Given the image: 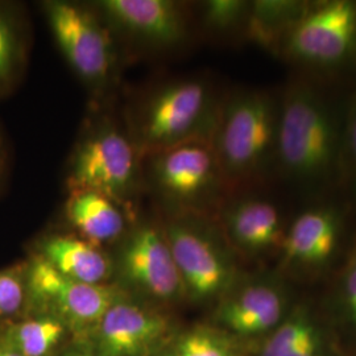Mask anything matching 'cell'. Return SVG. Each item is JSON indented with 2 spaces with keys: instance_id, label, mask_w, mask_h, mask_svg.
<instances>
[{
  "instance_id": "obj_1",
  "label": "cell",
  "mask_w": 356,
  "mask_h": 356,
  "mask_svg": "<svg viewBox=\"0 0 356 356\" xmlns=\"http://www.w3.org/2000/svg\"><path fill=\"white\" fill-rule=\"evenodd\" d=\"M344 114L313 79L296 78L282 91L275 169L301 191H329L343 170Z\"/></svg>"
},
{
  "instance_id": "obj_2",
  "label": "cell",
  "mask_w": 356,
  "mask_h": 356,
  "mask_svg": "<svg viewBox=\"0 0 356 356\" xmlns=\"http://www.w3.org/2000/svg\"><path fill=\"white\" fill-rule=\"evenodd\" d=\"M280 99L266 90H236L220 99L211 144L229 197L275 168Z\"/></svg>"
},
{
  "instance_id": "obj_3",
  "label": "cell",
  "mask_w": 356,
  "mask_h": 356,
  "mask_svg": "<svg viewBox=\"0 0 356 356\" xmlns=\"http://www.w3.org/2000/svg\"><path fill=\"white\" fill-rule=\"evenodd\" d=\"M65 189L97 191L136 219L144 191L143 156L124 123L107 108H91L69 156Z\"/></svg>"
},
{
  "instance_id": "obj_4",
  "label": "cell",
  "mask_w": 356,
  "mask_h": 356,
  "mask_svg": "<svg viewBox=\"0 0 356 356\" xmlns=\"http://www.w3.org/2000/svg\"><path fill=\"white\" fill-rule=\"evenodd\" d=\"M42 16L67 66L89 94L91 108H107L120 83L122 47L91 3L44 0Z\"/></svg>"
},
{
  "instance_id": "obj_5",
  "label": "cell",
  "mask_w": 356,
  "mask_h": 356,
  "mask_svg": "<svg viewBox=\"0 0 356 356\" xmlns=\"http://www.w3.org/2000/svg\"><path fill=\"white\" fill-rule=\"evenodd\" d=\"M219 103L206 79H169L131 103L124 126L144 157L186 141L211 139Z\"/></svg>"
},
{
  "instance_id": "obj_6",
  "label": "cell",
  "mask_w": 356,
  "mask_h": 356,
  "mask_svg": "<svg viewBox=\"0 0 356 356\" xmlns=\"http://www.w3.org/2000/svg\"><path fill=\"white\" fill-rule=\"evenodd\" d=\"M144 191L165 216H216L229 197L211 139H195L143 157Z\"/></svg>"
},
{
  "instance_id": "obj_7",
  "label": "cell",
  "mask_w": 356,
  "mask_h": 356,
  "mask_svg": "<svg viewBox=\"0 0 356 356\" xmlns=\"http://www.w3.org/2000/svg\"><path fill=\"white\" fill-rule=\"evenodd\" d=\"M161 225L185 296L194 301H207L227 294L235 284L236 270L219 239L216 216H165Z\"/></svg>"
},
{
  "instance_id": "obj_8",
  "label": "cell",
  "mask_w": 356,
  "mask_h": 356,
  "mask_svg": "<svg viewBox=\"0 0 356 356\" xmlns=\"http://www.w3.org/2000/svg\"><path fill=\"white\" fill-rule=\"evenodd\" d=\"M277 56L313 72H335L356 60V1H309Z\"/></svg>"
},
{
  "instance_id": "obj_9",
  "label": "cell",
  "mask_w": 356,
  "mask_h": 356,
  "mask_svg": "<svg viewBox=\"0 0 356 356\" xmlns=\"http://www.w3.org/2000/svg\"><path fill=\"white\" fill-rule=\"evenodd\" d=\"M113 263L114 277L123 292L159 302H173L185 297L161 223L136 219L118 242Z\"/></svg>"
},
{
  "instance_id": "obj_10",
  "label": "cell",
  "mask_w": 356,
  "mask_h": 356,
  "mask_svg": "<svg viewBox=\"0 0 356 356\" xmlns=\"http://www.w3.org/2000/svg\"><path fill=\"white\" fill-rule=\"evenodd\" d=\"M26 307L79 331L92 330L122 292L115 285L72 280L36 254L26 261Z\"/></svg>"
},
{
  "instance_id": "obj_11",
  "label": "cell",
  "mask_w": 356,
  "mask_h": 356,
  "mask_svg": "<svg viewBox=\"0 0 356 356\" xmlns=\"http://www.w3.org/2000/svg\"><path fill=\"white\" fill-rule=\"evenodd\" d=\"M111 28L120 47L148 53H166L191 38L189 7L176 0L92 1Z\"/></svg>"
},
{
  "instance_id": "obj_12",
  "label": "cell",
  "mask_w": 356,
  "mask_h": 356,
  "mask_svg": "<svg viewBox=\"0 0 356 356\" xmlns=\"http://www.w3.org/2000/svg\"><path fill=\"white\" fill-rule=\"evenodd\" d=\"M94 353L99 356H152L164 344L165 317L120 292L92 329Z\"/></svg>"
},
{
  "instance_id": "obj_13",
  "label": "cell",
  "mask_w": 356,
  "mask_h": 356,
  "mask_svg": "<svg viewBox=\"0 0 356 356\" xmlns=\"http://www.w3.org/2000/svg\"><path fill=\"white\" fill-rule=\"evenodd\" d=\"M216 219L229 242L244 254L281 248L285 231L280 211L272 201L248 193L235 194L219 207Z\"/></svg>"
},
{
  "instance_id": "obj_14",
  "label": "cell",
  "mask_w": 356,
  "mask_h": 356,
  "mask_svg": "<svg viewBox=\"0 0 356 356\" xmlns=\"http://www.w3.org/2000/svg\"><path fill=\"white\" fill-rule=\"evenodd\" d=\"M342 232V214L335 204L302 211L285 231L281 251L289 267L319 268L330 261Z\"/></svg>"
},
{
  "instance_id": "obj_15",
  "label": "cell",
  "mask_w": 356,
  "mask_h": 356,
  "mask_svg": "<svg viewBox=\"0 0 356 356\" xmlns=\"http://www.w3.org/2000/svg\"><path fill=\"white\" fill-rule=\"evenodd\" d=\"M72 280L91 285H110L114 279L113 257L102 247L76 232H51L38 239L33 254Z\"/></svg>"
},
{
  "instance_id": "obj_16",
  "label": "cell",
  "mask_w": 356,
  "mask_h": 356,
  "mask_svg": "<svg viewBox=\"0 0 356 356\" xmlns=\"http://www.w3.org/2000/svg\"><path fill=\"white\" fill-rule=\"evenodd\" d=\"M64 216L76 235L99 247L119 242L136 220L110 197L91 191H69Z\"/></svg>"
},
{
  "instance_id": "obj_17",
  "label": "cell",
  "mask_w": 356,
  "mask_h": 356,
  "mask_svg": "<svg viewBox=\"0 0 356 356\" xmlns=\"http://www.w3.org/2000/svg\"><path fill=\"white\" fill-rule=\"evenodd\" d=\"M284 298L267 282L256 281L229 293L218 310V318L241 337H254L273 329L280 321Z\"/></svg>"
},
{
  "instance_id": "obj_18",
  "label": "cell",
  "mask_w": 356,
  "mask_h": 356,
  "mask_svg": "<svg viewBox=\"0 0 356 356\" xmlns=\"http://www.w3.org/2000/svg\"><path fill=\"white\" fill-rule=\"evenodd\" d=\"M32 42L26 8L0 0V101L13 94L26 76Z\"/></svg>"
},
{
  "instance_id": "obj_19",
  "label": "cell",
  "mask_w": 356,
  "mask_h": 356,
  "mask_svg": "<svg viewBox=\"0 0 356 356\" xmlns=\"http://www.w3.org/2000/svg\"><path fill=\"white\" fill-rule=\"evenodd\" d=\"M307 4L309 1L302 0L251 1L242 38L277 56L282 41L305 13Z\"/></svg>"
},
{
  "instance_id": "obj_20",
  "label": "cell",
  "mask_w": 356,
  "mask_h": 356,
  "mask_svg": "<svg viewBox=\"0 0 356 356\" xmlns=\"http://www.w3.org/2000/svg\"><path fill=\"white\" fill-rule=\"evenodd\" d=\"M66 326L51 316L38 314L3 331L0 344L23 356H49L64 338Z\"/></svg>"
},
{
  "instance_id": "obj_21",
  "label": "cell",
  "mask_w": 356,
  "mask_h": 356,
  "mask_svg": "<svg viewBox=\"0 0 356 356\" xmlns=\"http://www.w3.org/2000/svg\"><path fill=\"white\" fill-rule=\"evenodd\" d=\"M319 334L312 321L300 313L285 321L264 344L260 356H317Z\"/></svg>"
},
{
  "instance_id": "obj_22",
  "label": "cell",
  "mask_w": 356,
  "mask_h": 356,
  "mask_svg": "<svg viewBox=\"0 0 356 356\" xmlns=\"http://www.w3.org/2000/svg\"><path fill=\"white\" fill-rule=\"evenodd\" d=\"M200 8V24L214 38H243L251 1L248 0H206Z\"/></svg>"
},
{
  "instance_id": "obj_23",
  "label": "cell",
  "mask_w": 356,
  "mask_h": 356,
  "mask_svg": "<svg viewBox=\"0 0 356 356\" xmlns=\"http://www.w3.org/2000/svg\"><path fill=\"white\" fill-rule=\"evenodd\" d=\"M170 356H239L229 341L207 329H194L181 335Z\"/></svg>"
},
{
  "instance_id": "obj_24",
  "label": "cell",
  "mask_w": 356,
  "mask_h": 356,
  "mask_svg": "<svg viewBox=\"0 0 356 356\" xmlns=\"http://www.w3.org/2000/svg\"><path fill=\"white\" fill-rule=\"evenodd\" d=\"M26 263L0 270V318L13 317L26 307Z\"/></svg>"
},
{
  "instance_id": "obj_25",
  "label": "cell",
  "mask_w": 356,
  "mask_h": 356,
  "mask_svg": "<svg viewBox=\"0 0 356 356\" xmlns=\"http://www.w3.org/2000/svg\"><path fill=\"white\" fill-rule=\"evenodd\" d=\"M343 170L356 194V91L344 113Z\"/></svg>"
},
{
  "instance_id": "obj_26",
  "label": "cell",
  "mask_w": 356,
  "mask_h": 356,
  "mask_svg": "<svg viewBox=\"0 0 356 356\" xmlns=\"http://www.w3.org/2000/svg\"><path fill=\"white\" fill-rule=\"evenodd\" d=\"M343 292L346 305L356 323V254L353 256L348 267L346 269L343 279Z\"/></svg>"
},
{
  "instance_id": "obj_27",
  "label": "cell",
  "mask_w": 356,
  "mask_h": 356,
  "mask_svg": "<svg viewBox=\"0 0 356 356\" xmlns=\"http://www.w3.org/2000/svg\"><path fill=\"white\" fill-rule=\"evenodd\" d=\"M8 173V148L3 131L0 129V191H3Z\"/></svg>"
},
{
  "instance_id": "obj_28",
  "label": "cell",
  "mask_w": 356,
  "mask_h": 356,
  "mask_svg": "<svg viewBox=\"0 0 356 356\" xmlns=\"http://www.w3.org/2000/svg\"><path fill=\"white\" fill-rule=\"evenodd\" d=\"M63 356H99L95 354L94 351L90 350H81V348H74V350H69L66 351Z\"/></svg>"
},
{
  "instance_id": "obj_29",
  "label": "cell",
  "mask_w": 356,
  "mask_h": 356,
  "mask_svg": "<svg viewBox=\"0 0 356 356\" xmlns=\"http://www.w3.org/2000/svg\"><path fill=\"white\" fill-rule=\"evenodd\" d=\"M0 356H23L20 355V354H17V353H15L13 350H10V348H7V347H4V346H1L0 344Z\"/></svg>"
},
{
  "instance_id": "obj_30",
  "label": "cell",
  "mask_w": 356,
  "mask_h": 356,
  "mask_svg": "<svg viewBox=\"0 0 356 356\" xmlns=\"http://www.w3.org/2000/svg\"><path fill=\"white\" fill-rule=\"evenodd\" d=\"M165 356H170V355H165Z\"/></svg>"
}]
</instances>
